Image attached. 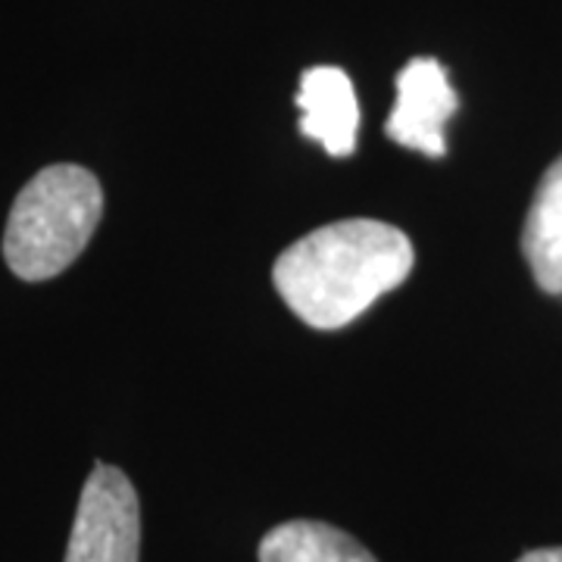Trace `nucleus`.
I'll list each match as a JSON object with an SVG mask.
<instances>
[{"label":"nucleus","instance_id":"f257e3e1","mask_svg":"<svg viewBox=\"0 0 562 562\" xmlns=\"http://www.w3.org/2000/svg\"><path fill=\"white\" fill-rule=\"evenodd\" d=\"M413 244L379 220H341L294 241L272 269L281 301L306 325L331 331L406 281Z\"/></svg>","mask_w":562,"mask_h":562},{"label":"nucleus","instance_id":"f03ea898","mask_svg":"<svg viewBox=\"0 0 562 562\" xmlns=\"http://www.w3.org/2000/svg\"><path fill=\"white\" fill-rule=\"evenodd\" d=\"M103 216L101 181L81 166H47L10 210L3 257L22 281L60 276L79 260Z\"/></svg>","mask_w":562,"mask_h":562},{"label":"nucleus","instance_id":"7ed1b4c3","mask_svg":"<svg viewBox=\"0 0 562 562\" xmlns=\"http://www.w3.org/2000/svg\"><path fill=\"white\" fill-rule=\"evenodd\" d=\"M140 506L128 475L98 462L81 487L66 562H138Z\"/></svg>","mask_w":562,"mask_h":562},{"label":"nucleus","instance_id":"20e7f679","mask_svg":"<svg viewBox=\"0 0 562 562\" xmlns=\"http://www.w3.org/2000/svg\"><path fill=\"white\" fill-rule=\"evenodd\" d=\"M460 110V98L435 57H416L397 76V103L384 122L387 138L431 160L447 154L443 125Z\"/></svg>","mask_w":562,"mask_h":562},{"label":"nucleus","instance_id":"39448f33","mask_svg":"<svg viewBox=\"0 0 562 562\" xmlns=\"http://www.w3.org/2000/svg\"><path fill=\"white\" fill-rule=\"evenodd\" d=\"M301 106V132L322 144L331 157H350L357 150L360 128V103L350 76L338 66H313L306 69L297 91Z\"/></svg>","mask_w":562,"mask_h":562},{"label":"nucleus","instance_id":"423d86ee","mask_svg":"<svg viewBox=\"0 0 562 562\" xmlns=\"http://www.w3.org/2000/svg\"><path fill=\"white\" fill-rule=\"evenodd\" d=\"M522 254L538 288L547 294H562V154L538 181L525 216Z\"/></svg>","mask_w":562,"mask_h":562},{"label":"nucleus","instance_id":"0eeeda50","mask_svg":"<svg viewBox=\"0 0 562 562\" xmlns=\"http://www.w3.org/2000/svg\"><path fill=\"white\" fill-rule=\"evenodd\" d=\"M260 562H379L357 538L325 522L294 519L272 528L260 543Z\"/></svg>","mask_w":562,"mask_h":562},{"label":"nucleus","instance_id":"6e6552de","mask_svg":"<svg viewBox=\"0 0 562 562\" xmlns=\"http://www.w3.org/2000/svg\"><path fill=\"white\" fill-rule=\"evenodd\" d=\"M519 562H562V547H547V550H531Z\"/></svg>","mask_w":562,"mask_h":562}]
</instances>
